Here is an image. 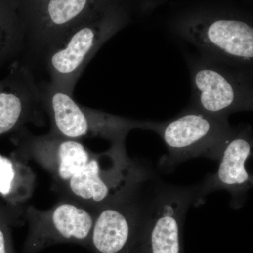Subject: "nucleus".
Segmentation results:
<instances>
[{
  "mask_svg": "<svg viewBox=\"0 0 253 253\" xmlns=\"http://www.w3.org/2000/svg\"><path fill=\"white\" fill-rule=\"evenodd\" d=\"M148 176L128 157L125 144L111 145L106 152L92 154L85 166L59 188L66 199L98 211L139 189Z\"/></svg>",
  "mask_w": 253,
  "mask_h": 253,
  "instance_id": "1",
  "label": "nucleus"
},
{
  "mask_svg": "<svg viewBox=\"0 0 253 253\" xmlns=\"http://www.w3.org/2000/svg\"><path fill=\"white\" fill-rule=\"evenodd\" d=\"M44 111L51 121L50 132L81 141L99 137L111 145L125 144L128 133L134 129L158 133L162 123L137 121L78 104L73 96L63 92L49 83L39 84Z\"/></svg>",
  "mask_w": 253,
  "mask_h": 253,
  "instance_id": "2",
  "label": "nucleus"
},
{
  "mask_svg": "<svg viewBox=\"0 0 253 253\" xmlns=\"http://www.w3.org/2000/svg\"><path fill=\"white\" fill-rule=\"evenodd\" d=\"M111 9L76 25L44 54L50 84L73 96L77 82L94 55L121 28Z\"/></svg>",
  "mask_w": 253,
  "mask_h": 253,
  "instance_id": "3",
  "label": "nucleus"
},
{
  "mask_svg": "<svg viewBox=\"0 0 253 253\" xmlns=\"http://www.w3.org/2000/svg\"><path fill=\"white\" fill-rule=\"evenodd\" d=\"M199 186L160 185L143 198L136 253H184L183 226L191 204H199Z\"/></svg>",
  "mask_w": 253,
  "mask_h": 253,
  "instance_id": "4",
  "label": "nucleus"
},
{
  "mask_svg": "<svg viewBox=\"0 0 253 253\" xmlns=\"http://www.w3.org/2000/svg\"><path fill=\"white\" fill-rule=\"evenodd\" d=\"M236 129L229 126L226 118L191 108L178 117L162 123L158 131L168 151L164 165L171 167L197 157L219 160Z\"/></svg>",
  "mask_w": 253,
  "mask_h": 253,
  "instance_id": "5",
  "label": "nucleus"
},
{
  "mask_svg": "<svg viewBox=\"0 0 253 253\" xmlns=\"http://www.w3.org/2000/svg\"><path fill=\"white\" fill-rule=\"evenodd\" d=\"M96 212L93 208L66 198L46 211L28 206L23 211L29 229L23 253H38L59 244L89 249Z\"/></svg>",
  "mask_w": 253,
  "mask_h": 253,
  "instance_id": "6",
  "label": "nucleus"
},
{
  "mask_svg": "<svg viewBox=\"0 0 253 253\" xmlns=\"http://www.w3.org/2000/svg\"><path fill=\"white\" fill-rule=\"evenodd\" d=\"M139 189L120 196L96 212L89 249L92 253H136L143 196Z\"/></svg>",
  "mask_w": 253,
  "mask_h": 253,
  "instance_id": "7",
  "label": "nucleus"
},
{
  "mask_svg": "<svg viewBox=\"0 0 253 253\" xmlns=\"http://www.w3.org/2000/svg\"><path fill=\"white\" fill-rule=\"evenodd\" d=\"M13 156L23 161L33 160L45 169L61 186L84 167L90 152L81 141L49 132L34 135L26 128L16 131Z\"/></svg>",
  "mask_w": 253,
  "mask_h": 253,
  "instance_id": "8",
  "label": "nucleus"
},
{
  "mask_svg": "<svg viewBox=\"0 0 253 253\" xmlns=\"http://www.w3.org/2000/svg\"><path fill=\"white\" fill-rule=\"evenodd\" d=\"M194 108L221 118L232 113L251 111L253 95L250 84L238 75L211 63H201L192 71Z\"/></svg>",
  "mask_w": 253,
  "mask_h": 253,
  "instance_id": "9",
  "label": "nucleus"
},
{
  "mask_svg": "<svg viewBox=\"0 0 253 253\" xmlns=\"http://www.w3.org/2000/svg\"><path fill=\"white\" fill-rule=\"evenodd\" d=\"M106 0H45L27 23L35 51L44 54L71 28L106 10Z\"/></svg>",
  "mask_w": 253,
  "mask_h": 253,
  "instance_id": "10",
  "label": "nucleus"
},
{
  "mask_svg": "<svg viewBox=\"0 0 253 253\" xmlns=\"http://www.w3.org/2000/svg\"><path fill=\"white\" fill-rule=\"evenodd\" d=\"M44 111L33 72L27 66L16 64L0 81V136L21 130L28 123L42 124Z\"/></svg>",
  "mask_w": 253,
  "mask_h": 253,
  "instance_id": "11",
  "label": "nucleus"
},
{
  "mask_svg": "<svg viewBox=\"0 0 253 253\" xmlns=\"http://www.w3.org/2000/svg\"><path fill=\"white\" fill-rule=\"evenodd\" d=\"M253 136L249 126L236 129L226 143L217 172L208 176L199 186V204L206 195L226 190L231 194V206L239 208L244 205L253 186V177L246 169V161L252 155Z\"/></svg>",
  "mask_w": 253,
  "mask_h": 253,
  "instance_id": "12",
  "label": "nucleus"
},
{
  "mask_svg": "<svg viewBox=\"0 0 253 253\" xmlns=\"http://www.w3.org/2000/svg\"><path fill=\"white\" fill-rule=\"evenodd\" d=\"M186 39L208 54L229 62L250 64L253 58V29L244 21L216 20L193 26Z\"/></svg>",
  "mask_w": 253,
  "mask_h": 253,
  "instance_id": "13",
  "label": "nucleus"
},
{
  "mask_svg": "<svg viewBox=\"0 0 253 253\" xmlns=\"http://www.w3.org/2000/svg\"><path fill=\"white\" fill-rule=\"evenodd\" d=\"M36 187V174L24 161L0 154V198L5 206L21 208Z\"/></svg>",
  "mask_w": 253,
  "mask_h": 253,
  "instance_id": "14",
  "label": "nucleus"
},
{
  "mask_svg": "<svg viewBox=\"0 0 253 253\" xmlns=\"http://www.w3.org/2000/svg\"><path fill=\"white\" fill-rule=\"evenodd\" d=\"M27 38V23L18 0H0V61L12 56Z\"/></svg>",
  "mask_w": 253,
  "mask_h": 253,
  "instance_id": "15",
  "label": "nucleus"
},
{
  "mask_svg": "<svg viewBox=\"0 0 253 253\" xmlns=\"http://www.w3.org/2000/svg\"><path fill=\"white\" fill-rule=\"evenodd\" d=\"M21 208L0 204V253H15L11 229L19 224Z\"/></svg>",
  "mask_w": 253,
  "mask_h": 253,
  "instance_id": "16",
  "label": "nucleus"
},
{
  "mask_svg": "<svg viewBox=\"0 0 253 253\" xmlns=\"http://www.w3.org/2000/svg\"><path fill=\"white\" fill-rule=\"evenodd\" d=\"M45 0H18L21 9L26 18V22L29 21Z\"/></svg>",
  "mask_w": 253,
  "mask_h": 253,
  "instance_id": "17",
  "label": "nucleus"
}]
</instances>
